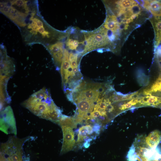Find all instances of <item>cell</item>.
I'll return each instance as SVG.
<instances>
[{
	"instance_id": "cell-20",
	"label": "cell",
	"mask_w": 161,
	"mask_h": 161,
	"mask_svg": "<svg viewBox=\"0 0 161 161\" xmlns=\"http://www.w3.org/2000/svg\"><path fill=\"white\" fill-rule=\"evenodd\" d=\"M132 21L131 20L130 18L127 19L126 21V23L128 24L130 23L131 22H132Z\"/></svg>"
},
{
	"instance_id": "cell-16",
	"label": "cell",
	"mask_w": 161,
	"mask_h": 161,
	"mask_svg": "<svg viewBox=\"0 0 161 161\" xmlns=\"http://www.w3.org/2000/svg\"><path fill=\"white\" fill-rule=\"evenodd\" d=\"M128 13L130 16L132 15L139 14L141 11V8L138 4L132 6L128 9Z\"/></svg>"
},
{
	"instance_id": "cell-5",
	"label": "cell",
	"mask_w": 161,
	"mask_h": 161,
	"mask_svg": "<svg viewBox=\"0 0 161 161\" xmlns=\"http://www.w3.org/2000/svg\"><path fill=\"white\" fill-rule=\"evenodd\" d=\"M100 31L99 32L86 35V47L83 54L105 46L109 43L110 41L107 36L100 30Z\"/></svg>"
},
{
	"instance_id": "cell-13",
	"label": "cell",
	"mask_w": 161,
	"mask_h": 161,
	"mask_svg": "<svg viewBox=\"0 0 161 161\" xmlns=\"http://www.w3.org/2000/svg\"><path fill=\"white\" fill-rule=\"evenodd\" d=\"M89 135L86 126H81L78 130L77 142L78 143H81Z\"/></svg>"
},
{
	"instance_id": "cell-3",
	"label": "cell",
	"mask_w": 161,
	"mask_h": 161,
	"mask_svg": "<svg viewBox=\"0 0 161 161\" xmlns=\"http://www.w3.org/2000/svg\"><path fill=\"white\" fill-rule=\"evenodd\" d=\"M0 49V86L6 87L8 80L15 71V65L4 46H1Z\"/></svg>"
},
{
	"instance_id": "cell-18",
	"label": "cell",
	"mask_w": 161,
	"mask_h": 161,
	"mask_svg": "<svg viewBox=\"0 0 161 161\" xmlns=\"http://www.w3.org/2000/svg\"><path fill=\"white\" fill-rule=\"evenodd\" d=\"M132 106H133V105L131 101H130L126 104L121 105V106L119 108V109L121 110H123L129 109L131 108Z\"/></svg>"
},
{
	"instance_id": "cell-17",
	"label": "cell",
	"mask_w": 161,
	"mask_h": 161,
	"mask_svg": "<svg viewBox=\"0 0 161 161\" xmlns=\"http://www.w3.org/2000/svg\"><path fill=\"white\" fill-rule=\"evenodd\" d=\"M156 27L157 31V38L158 43L161 41V20L158 21L156 24Z\"/></svg>"
},
{
	"instance_id": "cell-7",
	"label": "cell",
	"mask_w": 161,
	"mask_h": 161,
	"mask_svg": "<svg viewBox=\"0 0 161 161\" xmlns=\"http://www.w3.org/2000/svg\"><path fill=\"white\" fill-rule=\"evenodd\" d=\"M64 43L58 41L46 47L50 53L55 64L59 69L61 66L63 57Z\"/></svg>"
},
{
	"instance_id": "cell-2",
	"label": "cell",
	"mask_w": 161,
	"mask_h": 161,
	"mask_svg": "<svg viewBox=\"0 0 161 161\" xmlns=\"http://www.w3.org/2000/svg\"><path fill=\"white\" fill-rule=\"evenodd\" d=\"M22 104L36 116L55 123H58L62 115L45 87L33 93Z\"/></svg>"
},
{
	"instance_id": "cell-8",
	"label": "cell",
	"mask_w": 161,
	"mask_h": 161,
	"mask_svg": "<svg viewBox=\"0 0 161 161\" xmlns=\"http://www.w3.org/2000/svg\"><path fill=\"white\" fill-rule=\"evenodd\" d=\"M151 96L155 97L158 102L161 105V68L160 70L158 76L153 83L150 88Z\"/></svg>"
},
{
	"instance_id": "cell-4",
	"label": "cell",
	"mask_w": 161,
	"mask_h": 161,
	"mask_svg": "<svg viewBox=\"0 0 161 161\" xmlns=\"http://www.w3.org/2000/svg\"><path fill=\"white\" fill-rule=\"evenodd\" d=\"M0 130L6 134H17L16 122L13 110L9 106L1 111Z\"/></svg>"
},
{
	"instance_id": "cell-11",
	"label": "cell",
	"mask_w": 161,
	"mask_h": 161,
	"mask_svg": "<svg viewBox=\"0 0 161 161\" xmlns=\"http://www.w3.org/2000/svg\"><path fill=\"white\" fill-rule=\"evenodd\" d=\"M57 123L61 126H66L72 128L77 127V123L74 117H69L64 115H62Z\"/></svg>"
},
{
	"instance_id": "cell-6",
	"label": "cell",
	"mask_w": 161,
	"mask_h": 161,
	"mask_svg": "<svg viewBox=\"0 0 161 161\" xmlns=\"http://www.w3.org/2000/svg\"><path fill=\"white\" fill-rule=\"evenodd\" d=\"M61 126L63 134V142L61 154H63L73 149L75 140L73 128L66 126Z\"/></svg>"
},
{
	"instance_id": "cell-1",
	"label": "cell",
	"mask_w": 161,
	"mask_h": 161,
	"mask_svg": "<svg viewBox=\"0 0 161 161\" xmlns=\"http://www.w3.org/2000/svg\"><path fill=\"white\" fill-rule=\"evenodd\" d=\"M38 3L23 17L15 23L20 28L22 37L27 44L39 43L46 47L64 37L43 19L39 12Z\"/></svg>"
},
{
	"instance_id": "cell-12",
	"label": "cell",
	"mask_w": 161,
	"mask_h": 161,
	"mask_svg": "<svg viewBox=\"0 0 161 161\" xmlns=\"http://www.w3.org/2000/svg\"><path fill=\"white\" fill-rule=\"evenodd\" d=\"M149 10L153 16H161V3L160 2L156 1H151Z\"/></svg>"
},
{
	"instance_id": "cell-10",
	"label": "cell",
	"mask_w": 161,
	"mask_h": 161,
	"mask_svg": "<svg viewBox=\"0 0 161 161\" xmlns=\"http://www.w3.org/2000/svg\"><path fill=\"white\" fill-rule=\"evenodd\" d=\"M104 26L106 28L112 32L116 31L119 28L117 17L114 15L108 16Z\"/></svg>"
},
{
	"instance_id": "cell-15",
	"label": "cell",
	"mask_w": 161,
	"mask_h": 161,
	"mask_svg": "<svg viewBox=\"0 0 161 161\" xmlns=\"http://www.w3.org/2000/svg\"><path fill=\"white\" fill-rule=\"evenodd\" d=\"M79 44L77 40L69 38L66 42V45L69 49L73 50H75L78 47Z\"/></svg>"
},
{
	"instance_id": "cell-19",
	"label": "cell",
	"mask_w": 161,
	"mask_h": 161,
	"mask_svg": "<svg viewBox=\"0 0 161 161\" xmlns=\"http://www.w3.org/2000/svg\"><path fill=\"white\" fill-rule=\"evenodd\" d=\"M138 14H133L130 17V18L131 20L132 21H133V20L134 19H135L136 17H137L138 16Z\"/></svg>"
},
{
	"instance_id": "cell-14",
	"label": "cell",
	"mask_w": 161,
	"mask_h": 161,
	"mask_svg": "<svg viewBox=\"0 0 161 161\" xmlns=\"http://www.w3.org/2000/svg\"><path fill=\"white\" fill-rule=\"evenodd\" d=\"M120 10H125L126 8H129L132 6L138 4L136 1L132 0H124L119 1L117 3Z\"/></svg>"
},
{
	"instance_id": "cell-9",
	"label": "cell",
	"mask_w": 161,
	"mask_h": 161,
	"mask_svg": "<svg viewBox=\"0 0 161 161\" xmlns=\"http://www.w3.org/2000/svg\"><path fill=\"white\" fill-rule=\"evenodd\" d=\"M145 143L151 148H155L161 141V133L156 130L151 132L145 138Z\"/></svg>"
}]
</instances>
